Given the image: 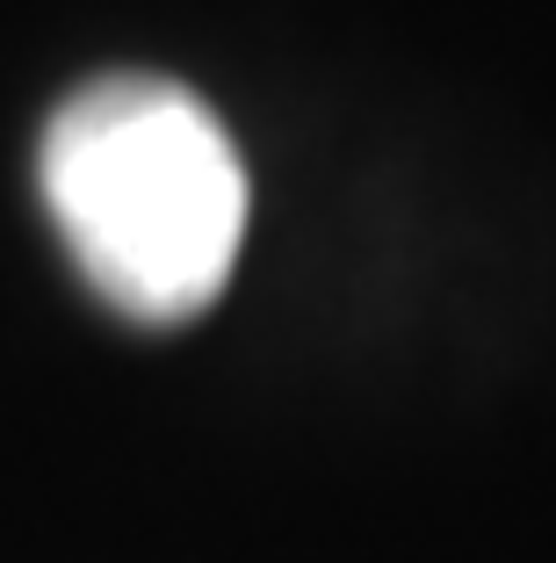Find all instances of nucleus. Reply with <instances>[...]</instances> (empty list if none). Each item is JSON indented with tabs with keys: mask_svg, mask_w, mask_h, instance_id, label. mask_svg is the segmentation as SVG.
Returning <instances> with one entry per match:
<instances>
[{
	"mask_svg": "<svg viewBox=\"0 0 556 563\" xmlns=\"http://www.w3.org/2000/svg\"><path fill=\"white\" fill-rule=\"evenodd\" d=\"M36 196L80 282L145 332L203 318L246 239V159L166 73H95L36 137Z\"/></svg>",
	"mask_w": 556,
	"mask_h": 563,
	"instance_id": "nucleus-1",
	"label": "nucleus"
}]
</instances>
